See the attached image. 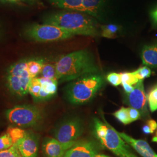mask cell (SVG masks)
Here are the masks:
<instances>
[{"label": "cell", "mask_w": 157, "mask_h": 157, "mask_svg": "<svg viewBox=\"0 0 157 157\" xmlns=\"http://www.w3.org/2000/svg\"><path fill=\"white\" fill-rule=\"evenodd\" d=\"M148 104L150 111L154 112L157 110V85L150 91L147 96Z\"/></svg>", "instance_id": "603a6c76"}, {"label": "cell", "mask_w": 157, "mask_h": 157, "mask_svg": "<svg viewBox=\"0 0 157 157\" xmlns=\"http://www.w3.org/2000/svg\"><path fill=\"white\" fill-rule=\"evenodd\" d=\"M100 144L91 140L77 141L63 157H94L101 150Z\"/></svg>", "instance_id": "30bf717a"}, {"label": "cell", "mask_w": 157, "mask_h": 157, "mask_svg": "<svg viewBox=\"0 0 157 157\" xmlns=\"http://www.w3.org/2000/svg\"><path fill=\"white\" fill-rule=\"evenodd\" d=\"M6 133L10 136L13 144H16L18 141L25 136L26 132L19 127L9 126L6 129Z\"/></svg>", "instance_id": "d6986e66"}, {"label": "cell", "mask_w": 157, "mask_h": 157, "mask_svg": "<svg viewBox=\"0 0 157 157\" xmlns=\"http://www.w3.org/2000/svg\"><path fill=\"white\" fill-rule=\"evenodd\" d=\"M49 1L52 5L59 8L83 12V0H49Z\"/></svg>", "instance_id": "2e32d148"}, {"label": "cell", "mask_w": 157, "mask_h": 157, "mask_svg": "<svg viewBox=\"0 0 157 157\" xmlns=\"http://www.w3.org/2000/svg\"><path fill=\"white\" fill-rule=\"evenodd\" d=\"M152 142H155V143H157V133H156V136L152 137Z\"/></svg>", "instance_id": "e575fe53"}, {"label": "cell", "mask_w": 157, "mask_h": 157, "mask_svg": "<svg viewBox=\"0 0 157 157\" xmlns=\"http://www.w3.org/2000/svg\"><path fill=\"white\" fill-rule=\"evenodd\" d=\"M151 18L154 26L157 27V10L152 12Z\"/></svg>", "instance_id": "d6a6232c"}, {"label": "cell", "mask_w": 157, "mask_h": 157, "mask_svg": "<svg viewBox=\"0 0 157 157\" xmlns=\"http://www.w3.org/2000/svg\"><path fill=\"white\" fill-rule=\"evenodd\" d=\"M41 88V84L39 78H34L31 79L29 86L28 93L32 95L34 101H37Z\"/></svg>", "instance_id": "ffe728a7"}, {"label": "cell", "mask_w": 157, "mask_h": 157, "mask_svg": "<svg viewBox=\"0 0 157 157\" xmlns=\"http://www.w3.org/2000/svg\"><path fill=\"white\" fill-rule=\"evenodd\" d=\"M8 1H9V0H8Z\"/></svg>", "instance_id": "74e56055"}, {"label": "cell", "mask_w": 157, "mask_h": 157, "mask_svg": "<svg viewBox=\"0 0 157 157\" xmlns=\"http://www.w3.org/2000/svg\"><path fill=\"white\" fill-rule=\"evenodd\" d=\"M143 132L145 134H151V133H154V132L152 130L151 128L147 124L143 126Z\"/></svg>", "instance_id": "836d02e7"}, {"label": "cell", "mask_w": 157, "mask_h": 157, "mask_svg": "<svg viewBox=\"0 0 157 157\" xmlns=\"http://www.w3.org/2000/svg\"><path fill=\"white\" fill-rule=\"evenodd\" d=\"M9 1H13V2H16V1H18L19 0H9Z\"/></svg>", "instance_id": "8d00e7d4"}, {"label": "cell", "mask_w": 157, "mask_h": 157, "mask_svg": "<svg viewBox=\"0 0 157 157\" xmlns=\"http://www.w3.org/2000/svg\"><path fill=\"white\" fill-rule=\"evenodd\" d=\"M127 109L129 115V119L131 123L141 118L140 113L137 109L130 107L127 108Z\"/></svg>", "instance_id": "f546056e"}, {"label": "cell", "mask_w": 157, "mask_h": 157, "mask_svg": "<svg viewBox=\"0 0 157 157\" xmlns=\"http://www.w3.org/2000/svg\"><path fill=\"white\" fill-rule=\"evenodd\" d=\"M39 80L41 84V90L51 97L56 94L58 89V80L42 77L39 78Z\"/></svg>", "instance_id": "ac0fdd59"}, {"label": "cell", "mask_w": 157, "mask_h": 157, "mask_svg": "<svg viewBox=\"0 0 157 157\" xmlns=\"http://www.w3.org/2000/svg\"><path fill=\"white\" fill-rule=\"evenodd\" d=\"M117 133L128 144L131 146L136 151L143 157H157V154L154 151L149 144L144 140L136 139L124 132Z\"/></svg>", "instance_id": "4fadbf2b"}, {"label": "cell", "mask_w": 157, "mask_h": 157, "mask_svg": "<svg viewBox=\"0 0 157 157\" xmlns=\"http://www.w3.org/2000/svg\"><path fill=\"white\" fill-rule=\"evenodd\" d=\"M103 4L104 0H83V12L93 17L98 18Z\"/></svg>", "instance_id": "9a60e30c"}, {"label": "cell", "mask_w": 157, "mask_h": 157, "mask_svg": "<svg viewBox=\"0 0 157 157\" xmlns=\"http://www.w3.org/2000/svg\"><path fill=\"white\" fill-rule=\"evenodd\" d=\"M17 148L22 157H38L39 137L32 132H26L25 136L17 141Z\"/></svg>", "instance_id": "8fae6325"}, {"label": "cell", "mask_w": 157, "mask_h": 157, "mask_svg": "<svg viewBox=\"0 0 157 157\" xmlns=\"http://www.w3.org/2000/svg\"><path fill=\"white\" fill-rule=\"evenodd\" d=\"M43 22L72 31L76 35L96 36L100 33L96 20L90 15L75 11H63L45 17Z\"/></svg>", "instance_id": "7a4b0ae2"}, {"label": "cell", "mask_w": 157, "mask_h": 157, "mask_svg": "<svg viewBox=\"0 0 157 157\" xmlns=\"http://www.w3.org/2000/svg\"><path fill=\"white\" fill-rule=\"evenodd\" d=\"M128 95V102L130 107L135 108L140 112L141 118H148L147 96L144 90L143 80H139L137 84H135L133 90Z\"/></svg>", "instance_id": "9c48e42d"}, {"label": "cell", "mask_w": 157, "mask_h": 157, "mask_svg": "<svg viewBox=\"0 0 157 157\" xmlns=\"http://www.w3.org/2000/svg\"><path fill=\"white\" fill-rule=\"evenodd\" d=\"M5 115L10 123L21 128H28L36 127L41 123L43 112L37 106L19 105L7 109Z\"/></svg>", "instance_id": "8992f818"}, {"label": "cell", "mask_w": 157, "mask_h": 157, "mask_svg": "<svg viewBox=\"0 0 157 157\" xmlns=\"http://www.w3.org/2000/svg\"><path fill=\"white\" fill-rule=\"evenodd\" d=\"M76 141L63 143L55 138L45 137L42 143V151L44 157H63L67 151Z\"/></svg>", "instance_id": "7c38bea8"}, {"label": "cell", "mask_w": 157, "mask_h": 157, "mask_svg": "<svg viewBox=\"0 0 157 157\" xmlns=\"http://www.w3.org/2000/svg\"><path fill=\"white\" fill-rule=\"evenodd\" d=\"M104 83L98 73H90L72 80L65 88V95L68 102L83 105L91 101Z\"/></svg>", "instance_id": "3957f363"}, {"label": "cell", "mask_w": 157, "mask_h": 157, "mask_svg": "<svg viewBox=\"0 0 157 157\" xmlns=\"http://www.w3.org/2000/svg\"><path fill=\"white\" fill-rule=\"evenodd\" d=\"M83 122L79 118H69L54 129V138L63 143L76 141L83 134Z\"/></svg>", "instance_id": "ba28073f"}, {"label": "cell", "mask_w": 157, "mask_h": 157, "mask_svg": "<svg viewBox=\"0 0 157 157\" xmlns=\"http://www.w3.org/2000/svg\"><path fill=\"white\" fill-rule=\"evenodd\" d=\"M109 157V156H107V155H104V154H97V155H96L95 157Z\"/></svg>", "instance_id": "d590c367"}, {"label": "cell", "mask_w": 157, "mask_h": 157, "mask_svg": "<svg viewBox=\"0 0 157 157\" xmlns=\"http://www.w3.org/2000/svg\"><path fill=\"white\" fill-rule=\"evenodd\" d=\"M121 84L124 88V91L128 94H130L133 90V89H134L133 86H132V85H130V84H127L125 83H122Z\"/></svg>", "instance_id": "4dcf8cb0"}, {"label": "cell", "mask_w": 157, "mask_h": 157, "mask_svg": "<svg viewBox=\"0 0 157 157\" xmlns=\"http://www.w3.org/2000/svg\"><path fill=\"white\" fill-rule=\"evenodd\" d=\"M55 65L56 78L61 82L72 81L86 75L99 72L93 55L86 50L61 56Z\"/></svg>", "instance_id": "6da1fadb"}, {"label": "cell", "mask_w": 157, "mask_h": 157, "mask_svg": "<svg viewBox=\"0 0 157 157\" xmlns=\"http://www.w3.org/2000/svg\"><path fill=\"white\" fill-rule=\"evenodd\" d=\"M40 75L42 78L58 80L56 78V65L51 63H44Z\"/></svg>", "instance_id": "44dd1931"}, {"label": "cell", "mask_w": 157, "mask_h": 157, "mask_svg": "<svg viewBox=\"0 0 157 157\" xmlns=\"http://www.w3.org/2000/svg\"><path fill=\"white\" fill-rule=\"evenodd\" d=\"M141 57L145 66L157 67V41L144 46L141 50Z\"/></svg>", "instance_id": "5bb4252c"}, {"label": "cell", "mask_w": 157, "mask_h": 157, "mask_svg": "<svg viewBox=\"0 0 157 157\" xmlns=\"http://www.w3.org/2000/svg\"><path fill=\"white\" fill-rule=\"evenodd\" d=\"M27 60H21L11 65L6 70V84L12 95L23 97L29 94L28 88L32 78L29 73Z\"/></svg>", "instance_id": "5b68a950"}, {"label": "cell", "mask_w": 157, "mask_h": 157, "mask_svg": "<svg viewBox=\"0 0 157 157\" xmlns=\"http://www.w3.org/2000/svg\"><path fill=\"white\" fill-rule=\"evenodd\" d=\"M26 36L38 42H50L67 39L76 35L73 32L50 25H33L25 32Z\"/></svg>", "instance_id": "52a82bcc"}, {"label": "cell", "mask_w": 157, "mask_h": 157, "mask_svg": "<svg viewBox=\"0 0 157 157\" xmlns=\"http://www.w3.org/2000/svg\"><path fill=\"white\" fill-rule=\"evenodd\" d=\"M13 144L10 136L6 133L0 136V151L10 148Z\"/></svg>", "instance_id": "484cf974"}, {"label": "cell", "mask_w": 157, "mask_h": 157, "mask_svg": "<svg viewBox=\"0 0 157 157\" xmlns=\"http://www.w3.org/2000/svg\"><path fill=\"white\" fill-rule=\"evenodd\" d=\"M104 122L98 118L93 119V133L101 146L119 157H137L132 152L127 143L118 135L116 129L108 123L102 116Z\"/></svg>", "instance_id": "277c9868"}, {"label": "cell", "mask_w": 157, "mask_h": 157, "mask_svg": "<svg viewBox=\"0 0 157 157\" xmlns=\"http://www.w3.org/2000/svg\"><path fill=\"white\" fill-rule=\"evenodd\" d=\"M44 61L42 59H32L27 60L26 66L29 73L32 78H37L41 71Z\"/></svg>", "instance_id": "e0dca14e"}, {"label": "cell", "mask_w": 157, "mask_h": 157, "mask_svg": "<svg viewBox=\"0 0 157 157\" xmlns=\"http://www.w3.org/2000/svg\"><path fill=\"white\" fill-rule=\"evenodd\" d=\"M101 34L102 36L104 37L112 39L115 37L116 34L117 33L119 27L115 25H107L101 26Z\"/></svg>", "instance_id": "7402d4cb"}, {"label": "cell", "mask_w": 157, "mask_h": 157, "mask_svg": "<svg viewBox=\"0 0 157 157\" xmlns=\"http://www.w3.org/2000/svg\"><path fill=\"white\" fill-rule=\"evenodd\" d=\"M108 82L113 86H118L122 84V79L121 73H109L107 76Z\"/></svg>", "instance_id": "f1b7e54d"}, {"label": "cell", "mask_w": 157, "mask_h": 157, "mask_svg": "<svg viewBox=\"0 0 157 157\" xmlns=\"http://www.w3.org/2000/svg\"><path fill=\"white\" fill-rule=\"evenodd\" d=\"M146 124L151 128L152 130L154 132V131L157 129V124L155 121L153 119H149L147 121Z\"/></svg>", "instance_id": "1f68e13d"}, {"label": "cell", "mask_w": 157, "mask_h": 157, "mask_svg": "<svg viewBox=\"0 0 157 157\" xmlns=\"http://www.w3.org/2000/svg\"><path fill=\"white\" fill-rule=\"evenodd\" d=\"M122 83L133 86L139 82V80L133 75V72H124L121 73Z\"/></svg>", "instance_id": "83f0119b"}, {"label": "cell", "mask_w": 157, "mask_h": 157, "mask_svg": "<svg viewBox=\"0 0 157 157\" xmlns=\"http://www.w3.org/2000/svg\"><path fill=\"white\" fill-rule=\"evenodd\" d=\"M133 73L139 80H143L144 78H149L151 76V71L150 67L144 66L133 72Z\"/></svg>", "instance_id": "d4e9b609"}, {"label": "cell", "mask_w": 157, "mask_h": 157, "mask_svg": "<svg viewBox=\"0 0 157 157\" xmlns=\"http://www.w3.org/2000/svg\"><path fill=\"white\" fill-rule=\"evenodd\" d=\"M0 157H22L16 144H13L8 149L0 151Z\"/></svg>", "instance_id": "4316f807"}, {"label": "cell", "mask_w": 157, "mask_h": 157, "mask_svg": "<svg viewBox=\"0 0 157 157\" xmlns=\"http://www.w3.org/2000/svg\"><path fill=\"white\" fill-rule=\"evenodd\" d=\"M113 115L115 117V118L117 119L119 122H121L124 124H128L131 123L129 119L128 112L126 108L121 107L119 110L114 112L113 113Z\"/></svg>", "instance_id": "cb8c5ba5"}]
</instances>
